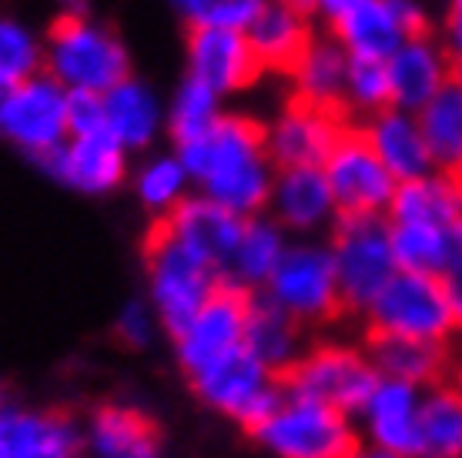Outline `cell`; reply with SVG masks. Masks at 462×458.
<instances>
[{"instance_id": "obj_1", "label": "cell", "mask_w": 462, "mask_h": 458, "mask_svg": "<svg viewBox=\"0 0 462 458\" xmlns=\"http://www.w3.org/2000/svg\"><path fill=\"white\" fill-rule=\"evenodd\" d=\"M198 195L238 218L268 215L275 164L265 151V124L252 114H225L208 138L174 148Z\"/></svg>"}, {"instance_id": "obj_2", "label": "cell", "mask_w": 462, "mask_h": 458, "mask_svg": "<svg viewBox=\"0 0 462 458\" xmlns=\"http://www.w3.org/2000/svg\"><path fill=\"white\" fill-rule=\"evenodd\" d=\"M44 74L64 91L107 94L131 78V50L91 14H58L44 37Z\"/></svg>"}, {"instance_id": "obj_3", "label": "cell", "mask_w": 462, "mask_h": 458, "mask_svg": "<svg viewBox=\"0 0 462 458\" xmlns=\"http://www.w3.org/2000/svg\"><path fill=\"white\" fill-rule=\"evenodd\" d=\"M141 258H144V298L151 301L168 338L181 332L225 281L198 254L178 244L171 231L164 228V221H151L141 244Z\"/></svg>"}, {"instance_id": "obj_4", "label": "cell", "mask_w": 462, "mask_h": 458, "mask_svg": "<svg viewBox=\"0 0 462 458\" xmlns=\"http://www.w3.org/2000/svg\"><path fill=\"white\" fill-rule=\"evenodd\" d=\"M379 381L365 344H352L342 338L309 342L299 362L282 375L289 395L322 401L348 418H358Z\"/></svg>"}, {"instance_id": "obj_5", "label": "cell", "mask_w": 462, "mask_h": 458, "mask_svg": "<svg viewBox=\"0 0 462 458\" xmlns=\"http://www.w3.org/2000/svg\"><path fill=\"white\" fill-rule=\"evenodd\" d=\"M258 295L278 311H285L291 321H299L305 332L336 325L346 315L328 241L319 238L291 241L275 275L268 278V285Z\"/></svg>"}, {"instance_id": "obj_6", "label": "cell", "mask_w": 462, "mask_h": 458, "mask_svg": "<svg viewBox=\"0 0 462 458\" xmlns=\"http://www.w3.org/2000/svg\"><path fill=\"white\" fill-rule=\"evenodd\" d=\"M188 385H191V395L208 412L238 425L245 435H254L285 401L282 379L272 375L245 348L211 362L208 368H201L195 375H188Z\"/></svg>"}, {"instance_id": "obj_7", "label": "cell", "mask_w": 462, "mask_h": 458, "mask_svg": "<svg viewBox=\"0 0 462 458\" xmlns=\"http://www.w3.org/2000/svg\"><path fill=\"white\" fill-rule=\"evenodd\" d=\"M369 334L405 338V342L446 344L459 332L446 278L395 271V278L382 288V295L362 315Z\"/></svg>"}, {"instance_id": "obj_8", "label": "cell", "mask_w": 462, "mask_h": 458, "mask_svg": "<svg viewBox=\"0 0 462 458\" xmlns=\"http://www.w3.org/2000/svg\"><path fill=\"white\" fill-rule=\"evenodd\" d=\"M328 252L336 261L338 291L348 315H365L395 278V254L389 238V218L379 215H338L328 231Z\"/></svg>"}, {"instance_id": "obj_9", "label": "cell", "mask_w": 462, "mask_h": 458, "mask_svg": "<svg viewBox=\"0 0 462 458\" xmlns=\"http://www.w3.org/2000/svg\"><path fill=\"white\" fill-rule=\"evenodd\" d=\"M252 438L272 458H352L362 445L356 418L289 391Z\"/></svg>"}, {"instance_id": "obj_10", "label": "cell", "mask_w": 462, "mask_h": 458, "mask_svg": "<svg viewBox=\"0 0 462 458\" xmlns=\"http://www.w3.org/2000/svg\"><path fill=\"white\" fill-rule=\"evenodd\" d=\"M252 305L254 291L221 281L218 291L195 311V318L188 321L178 334H171L174 365L181 368L185 379L201 371V368H208L211 362L245 348V328H248Z\"/></svg>"}, {"instance_id": "obj_11", "label": "cell", "mask_w": 462, "mask_h": 458, "mask_svg": "<svg viewBox=\"0 0 462 458\" xmlns=\"http://www.w3.org/2000/svg\"><path fill=\"white\" fill-rule=\"evenodd\" d=\"M0 138L31 160L68 144V91L51 74L14 84L0 111Z\"/></svg>"}, {"instance_id": "obj_12", "label": "cell", "mask_w": 462, "mask_h": 458, "mask_svg": "<svg viewBox=\"0 0 462 458\" xmlns=\"http://www.w3.org/2000/svg\"><path fill=\"white\" fill-rule=\"evenodd\" d=\"M322 171L332 188L338 215H379V218L389 215L399 181L375 158L362 127H346V134L325 158Z\"/></svg>"}, {"instance_id": "obj_13", "label": "cell", "mask_w": 462, "mask_h": 458, "mask_svg": "<svg viewBox=\"0 0 462 458\" xmlns=\"http://www.w3.org/2000/svg\"><path fill=\"white\" fill-rule=\"evenodd\" d=\"M346 111L315 107L309 101L291 97L275 114L272 124H265V151L275 171L285 168H322L332 154L338 138L346 134Z\"/></svg>"}, {"instance_id": "obj_14", "label": "cell", "mask_w": 462, "mask_h": 458, "mask_svg": "<svg viewBox=\"0 0 462 458\" xmlns=\"http://www.w3.org/2000/svg\"><path fill=\"white\" fill-rule=\"evenodd\" d=\"M84 455L81 418L58 405L7 401L0 408V458Z\"/></svg>"}, {"instance_id": "obj_15", "label": "cell", "mask_w": 462, "mask_h": 458, "mask_svg": "<svg viewBox=\"0 0 462 458\" xmlns=\"http://www.w3.org/2000/svg\"><path fill=\"white\" fill-rule=\"evenodd\" d=\"M131 154L117 144L107 131L88 134V138H68L58 151H51L34 164L51 178L64 184L70 191L84 197H105L115 195L117 188H125L131 178Z\"/></svg>"}, {"instance_id": "obj_16", "label": "cell", "mask_w": 462, "mask_h": 458, "mask_svg": "<svg viewBox=\"0 0 462 458\" xmlns=\"http://www.w3.org/2000/svg\"><path fill=\"white\" fill-rule=\"evenodd\" d=\"M88 458H164L158 418L134 401H97L81 422Z\"/></svg>"}, {"instance_id": "obj_17", "label": "cell", "mask_w": 462, "mask_h": 458, "mask_svg": "<svg viewBox=\"0 0 462 458\" xmlns=\"http://www.w3.org/2000/svg\"><path fill=\"white\" fill-rule=\"evenodd\" d=\"M419 412H422V389L382 379L356 418L358 435L365 445L379 448L389 458H422Z\"/></svg>"}, {"instance_id": "obj_18", "label": "cell", "mask_w": 462, "mask_h": 458, "mask_svg": "<svg viewBox=\"0 0 462 458\" xmlns=\"http://www.w3.org/2000/svg\"><path fill=\"white\" fill-rule=\"evenodd\" d=\"M185 64L188 78L201 80L218 97L242 94L265 78L242 31H188Z\"/></svg>"}, {"instance_id": "obj_19", "label": "cell", "mask_w": 462, "mask_h": 458, "mask_svg": "<svg viewBox=\"0 0 462 458\" xmlns=\"http://www.w3.org/2000/svg\"><path fill=\"white\" fill-rule=\"evenodd\" d=\"M268 218L291 241L319 238L336 228L338 207L322 168H285L275 171Z\"/></svg>"}, {"instance_id": "obj_20", "label": "cell", "mask_w": 462, "mask_h": 458, "mask_svg": "<svg viewBox=\"0 0 462 458\" xmlns=\"http://www.w3.org/2000/svg\"><path fill=\"white\" fill-rule=\"evenodd\" d=\"M164 228L171 231L178 244H185L188 252L198 254L208 268H215V271L225 278V271H228V264H231V254H235L238 238H242V231H245V218L231 215L228 207L215 205L211 197L191 191V195L164 218Z\"/></svg>"}, {"instance_id": "obj_21", "label": "cell", "mask_w": 462, "mask_h": 458, "mask_svg": "<svg viewBox=\"0 0 462 458\" xmlns=\"http://www.w3.org/2000/svg\"><path fill=\"white\" fill-rule=\"evenodd\" d=\"M385 68H389V87H393V107L409 111V114H419L452 80L446 47L429 34L409 37L385 60Z\"/></svg>"}, {"instance_id": "obj_22", "label": "cell", "mask_w": 462, "mask_h": 458, "mask_svg": "<svg viewBox=\"0 0 462 458\" xmlns=\"http://www.w3.org/2000/svg\"><path fill=\"white\" fill-rule=\"evenodd\" d=\"M105 131L127 154L154 148L164 134V104L148 80L131 74L105 94Z\"/></svg>"}, {"instance_id": "obj_23", "label": "cell", "mask_w": 462, "mask_h": 458, "mask_svg": "<svg viewBox=\"0 0 462 458\" xmlns=\"http://www.w3.org/2000/svg\"><path fill=\"white\" fill-rule=\"evenodd\" d=\"M362 134L372 144L375 158L385 164V171L393 174L395 181H416L422 174H432V154H429L426 134L419 127V117L399 107H385L382 114L369 117L362 124Z\"/></svg>"}, {"instance_id": "obj_24", "label": "cell", "mask_w": 462, "mask_h": 458, "mask_svg": "<svg viewBox=\"0 0 462 458\" xmlns=\"http://www.w3.org/2000/svg\"><path fill=\"white\" fill-rule=\"evenodd\" d=\"M245 37H248V44H252L254 58H258L265 74L291 78V70L299 68L305 50L312 47L315 31L305 14H295L289 7H278V4L268 0V7L254 17L252 27L245 31Z\"/></svg>"}, {"instance_id": "obj_25", "label": "cell", "mask_w": 462, "mask_h": 458, "mask_svg": "<svg viewBox=\"0 0 462 458\" xmlns=\"http://www.w3.org/2000/svg\"><path fill=\"white\" fill-rule=\"evenodd\" d=\"M385 218L395 224L452 228L462 218V174L432 171L416 181H402L395 188Z\"/></svg>"}, {"instance_id": "obj_26", "label": "cell", "mask_w": 462, "mask_h": 458, "mask_svg": "<svg viewBox=\"0 0 462 458\" xmlns=\"http://www.w3.org/2000/svg\"><path fill=\"white\" fill-rule=\"evenodd\" d=\"M332 37L346 47L352 60H382V64L409 41L402 21L393 11V0H362L356 11L332 23Z\"/></svg>"}, {"instance_id": "obj_27", "label": "cell", "mask_w": 462, "mask_h": 458, "mask_svg": "<svg viewBox=\"0 0 462 458\" xmlns=\"http://www.w3.org/2000/svg\"><path fill=\"white\" fill-rule=\"evenodd\" d=\"M305 348H309V342H305V328L299 321H291L285 311H278L262 295H254L248 328H245V352L282 379L299 362Z\"/></svg>"}, {"instance_id": "obj_28", "label": "cell", "mask_w": 462, "mask_h": 458, "mask_svg": "<svg viewBox=\"0 0 462 458\" xmlns=\"http://www.w3.org/2000/svg\"><path fill=\"white\" fill-rule=\"evenodd\" d=\"M365 352H369L379 379L402 381V385H412V389H422V391L439 385L446 368H449V355H446L442 344L369 334L365 338Z\"/></svg>"}, {"instance_id": "obj_29", "label": "cell", "mask_w": 462, "mask_h": 458, "mask_svg": "<svg viewBox=\"0 0 462 458\" xmlns=\"http://www.w3.org/2000/svg\"><path fill=\"white\" fill-rule=\"evenodd\" d=\"M348 54L336 37H315L312 47L305 50L299 68L291 70V84L299 101H309L315 107H332L346 111V78H348Z\"/></svg>"}, {"instance_id": "obj_30", "label": "cell", "mask_w": 462, "mask_h": 458, "mask_svg": "<svg viewBox=\"0 0 462 458\" xmlns=\"http://www.w3.org/2000/svg\"><path fill=\"white\" fill-rule=\"evenodd\" d=\"M291 238L278 228L268 215H258V218L245 221V231L238 238V248L231 254V264L225 271V281L231 285H242L248 291H262L268 285V278L275 275L278 261L285 258Z\"/></svg>"}, {"instance_id": "obj_31", "label": "cell", "mask_w": 462, "mask_h": 458, "mask_svg": "<svg viewBox=\"0 0 462 458\" xmlns=\"http://www.w3.org/2000/svg\"><path fill=\"white\" fill-rule=\"evenodd\" d=\"M416 117L422 134H426L436 171L462 174V84L459 80H449Z\"/></svg>"}, {"instance_id": "obj_32", "label": "cell", "mask_w": 462, "mask_h": 458, "mask_svg": "<svg viewBox=\"0 0 462 458\" xmlns=\"http://www.w3.org/2000/svg\"><path fill=\"white\" fill-rule=\"evenodd\" d=\"M221 117L225 111H221L218 94L185 74L178 80L171 101L164 104V134L171 138L174 148H181V144L208 138Z\"/></svg>"}, {"instance_id": "obj_33", "label": "cell", "mask_w": 462, "mask_h": 458, "mask_svg": "<svg viewBox=\"0 0 462 458\" xmlns=\"http://www.w3.org/2000/svg\"><path fill=\"white\" fill-rule=\"evenodd\" d=\"M422 458H462V391L456 381H439L422 391Z\"/></svg>"}, {"instance_id": "obj_34", "label": "cell", "mask_w": 462, "mask_h": 458, "mask_svg": "<svg viewBox=\"0 0 462 458\" xmlns=\"http://www.w3.org/2000/svg\"><path fill=\"white\" fill-rule=\"evenodd\" d=\"M131 188H134V197L138 205L148 211L154 221H164L174 207L181 205L188 195H191V178L181 168V160L171 154H151L134 168L131 174Z\"/></svg>"}, {"instance_id": "obj_35", "label": "cell", "mask_w": 462, "mask_h": 458, "mask_svg": "<svg viewBox=\"0 0 462 458\" xmlns=\"http://www.w3.org/2000/svg\"><path fill=\"white\" fill-rule=\"evenodd\" d=\"M389 238H393V254L399 271L436 275V278H446L452 271L449 228L395 224V221H389Z\"/></svg>"}, {"instance_id": "obj_36", "label": "cell", "mask_w": 462, "mask_h": 458, "mask_svg": "<svg viewBox=\"0 0 462 458\" xmlns=\"http://www.w3.org/2000/svg\"><path fill=\"white\" fill-rule=\"evenodd\" d=\"M37 74H44V37L31 23L0 14V84L14 87Z\"/></svg>"}, {"instance_id": "obj_37", "label": "cell", "mask_w": 462, "mask_h": 458, "mask_svg": "<svg viewBox=\"0 0 462 458\" xmlns=\"http://www.w3.org/2000/svg\"><path fill=\"white\" fill-rule=\"evenodd\" d=\"M188 31H248L268 0H168Z\"/></svg>"}, {"instance_id": "obj_38", "label": "cell", "mask_w": 462, "mask_h": 458, "mask_svg": "<svg viewBox=\"0 0 462 458\" xmlns=\"http://www.w3.org/2000/svg\"><path fill=\"white\" fill-rule=\"evenodd\" d=\"M385 107H393L389 68L382 60H348L346 111H356L362 117H375Z\"/></svg>"}, {"instance_id": "obj_39", "label": "cell", "mask_w": 462, "mask_h": 458, "mask_svg": "<svg viewBox=\"0 0 462 458\" xmlns=\"http://www.w3.org/2000/svg\"><path fill=\"white\" fill-rule=\"evenodd\" d=\"M111 332H115V342L127 352H148L154 338L164 332L154 308H151L148 298H127L115 315V325H111Z\"/></svg>"}, {"instance_id": "obj_40", "label": "cell", "mask_w": 462, "mask_h": 458, "mask_svg": "<svg viewBox=\"0 0 462 458\" xmlns=\"http://www.w3.org/2000/svg\"><path fill=\"white\" fill-rule=\"evenodd\" d=\"M68 131L70 138H88L105 131V94L68 91Z\"/></svg>"}, {"instance_id": "obj_41", "label": "cell", "mask_w": 462, "mask_h": 458, "mask_svg": "<svg viewBox=\"0 0 462 458\" xmlns=\"http://www.w3.org/2000/svg\"><path fill=\"white\" fill-rule=\"evenodd\" d=\"M446 54H449V64H452V80H459L462 84V17H449L446 23Z\"/></svg>"}, {"instance_id": "obj_42", "label": "cell", "mask_w": 462, "mask_h": 458, "mask_svg": "<svg viewBox=\"0 0 462 458\" xmlns=\"http://www.w3.org/2000/svg\"><path fill=\"white\" fill-rule=\"evenodd\" d=\"M358 4H362V0H315V14H319V17H325V21H328V27H332V23H338L346 14L356 11Z\"/></svg>"}, {"instance_id": "obj_43", "label": "cell", "mask_w": 462, "mask_h": 458, "mask_svg": "<svg viewBox=\"0 0 462 458\" xmlns=\"http://www.w3.org/2000/svg\"><path fill=\"white\" fill-rule=\"evenodd\" d=\"M446 288H449L452 308H456V321H459V332H462V264H456L449 275H446Z\"/></svg>"}, {"instance_id": "obj_44", "label": "cell", "mask_w": 462, "mask_h": 458, "mask_svg": "<svg viewBox=\"0 0 462 458\" xmlns=\"http://www.w3.org/2000/svg\"><path fill=\"white\" fill-rule=\"evenodd\" d=\"M449 248H452V268L462 264V218L449 228Z\"/></svg>"}, {"instance_id": "obj_45", "label": "cell", "mask_w": 462, "mask_h": 458, "mask_svg": "<svg viewBox=\"0 0 462 458\" xmlns=\"http://www.w3.org/2000/svg\"><path fill=\"white\" fill-rule=\"evenodd\" d=\"M272 4L289 7V11H295V14H305V17H312L315 14V0H272Z\"/></svg>"}, {"instance_id": "obj_46", "label": "cell", "mask_w": 462, "mask_h": 458, "mask_svg": "<svg viewBox=\"0 0 462 458\" xmlns=\"http://www.w3.org/2000/svg\"><path fill=\"white\" fill-rule=\"evenodd\" d=\"M60 14H88L91 0H58Z\"/></svg>"}, {"instance_id": "obj_47", "label": "cell", "mask_w": 462, "mask_h": 458, "mask_svg": "<svg viewBox=\"0 0 462 458\" xmlns=\"http://www.w3.org/2000/svg\"><path fill=\"white\" fill-rule=\"evenodd\" d=\"M352 458H389V455H385V452H379V448H372V445H365V442H362V445H358V452Z\"/></svg>"}, {"instance_id": "obj_48", "label": "cell", "mask_w": 462, "mask_h": 458, "mask_svg": "<svg viewBox=\"0 0 462 458\" xmlns=\"http://www.w3.org/2000/svg\"><path fill=\"white\" fill-rule=\"evenodd\" d=\"M449 17H462V0H452V11Z\"/></svg>"}, {"instance_id": "obj_49", "label": "cell", "mask_w": 462, "mask_h": 458, "mask_svg": "<svg viewBox=\"0 0 462 458\" xmlns=\"http://www.w3.org/2000/svg\"><path fill=\"white\" fill-rule=\"evenodd\" d=\"M7 91H11V87H4V84H0V111H4V101H7Z\"/></svg>"}, {"instance_id": "obj_50", "label": "cell", "mask_w": 462, "mask_h": 458, "mask_svg": "<svg viewBox=\"0 0 462 458\" xmlns=\"http://www.w3.org/2000/svg\"><path fill=\"white\" fill-rule=\"evenodd\" d=\"M7 401H11V398H7V391H4V381H0V408H4Z\"/></svg>"}, {"instance_id": "obj_51", "label": "cell", "mask_w": 462, "mask_h": 458, "mask_svg": "<svg viewBox=\"0 0 462 458\" xmlns=\"http://www.w3.org/2000/svg\"><path fill=\"white\" fill-rule=\"evenodd\" d=\"M456 385H459V391H462V371H459V379H456Z\"/></svg>"}, {"instance_id": "obj_52", "label": "cell", "mask_w": 462, "mask_h": 458, "mask_svg": "<svg viewBox=\"0 0 462 458\" xmlns=\"http://www.w3.org/2000/svg\"><path fill=\"white\" fill-rule=\"evenodd\" d=\"M78 458H88V455H78Z\"/></svg>"}]
</instances>
